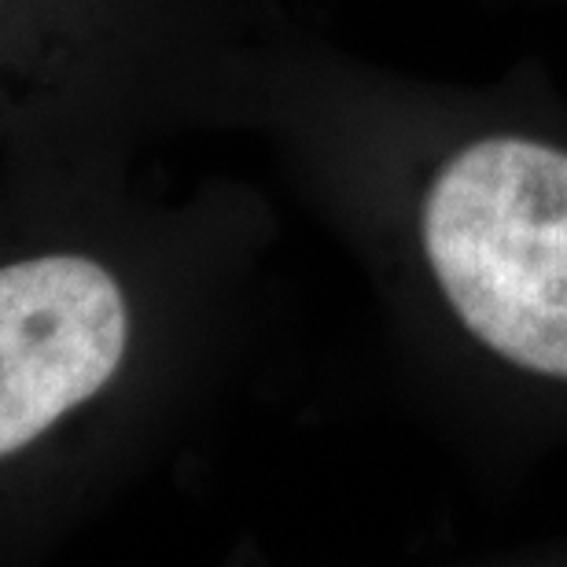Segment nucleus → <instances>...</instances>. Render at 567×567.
<instances>
[{
  "instance_id": "f257e3e1",
  "label": "nucleus",
  "mask_w": 567,
  "mask_h": 567,
  "mask_svg": "<svg viewBox=\"0 0 567 567\" xmlns=\"http://www.w3.org/2000/svg\"><path fill=\"white\" fill-rule=\"evenodd\" d=\"M383 284L453 369L567 413V111L383 85Z\"/></svg>"
},
{
  "instance_id": "f03ea898",
  "label": "nucleus",
  "mask_w": 567,
  "mask_h": 567,
  "mask_svg": "<svg viewBox=\"0 0 567 567\" xmlns=\"http://www.w3.org/2000/svg\"><path fill=\"white\" fill-rule=\"evenodd\" d=\"M130 302L107 266L44 255L0 266V457H11L118 377Z\"/></svg>"
}]
</instances>
